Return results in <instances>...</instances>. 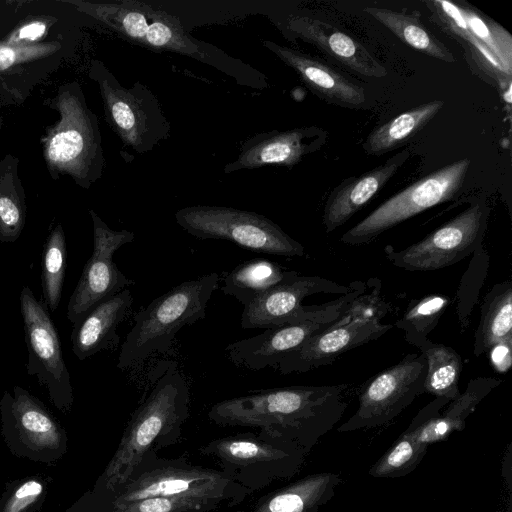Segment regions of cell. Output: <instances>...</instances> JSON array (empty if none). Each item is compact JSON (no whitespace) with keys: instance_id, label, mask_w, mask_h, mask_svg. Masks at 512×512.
I'll list each match as a JSON object with an SVG mask.
<instances>
[{"instance_id":"1","label":"cell","mask_w":512,"mask_h":512,"mask_svg":"<svg viewBox=\"0 0 512 512\" xmlns=\"http://www.w3.org/2000/svg\"><path fill=\"white\" fill-rule=\"evenodd\" d=\"M347 384L257 390L214 404L208 418L226 427L259 429L309 454L342 419Z\"/></svg>"},{"instance_id":"2","label":"cell","mask_w":512,"mask_h":512,"mask_svg":"<svg viewBox=\"0 0 512 512\" xmlns=\"http://www.w3.org/2000/svg\"><path fill=\"white\" fill-rule=\"evenodd\" d=\"M151 384L93 491L114 492L128 480L145 455L157 453L179 441L189 417L190 393L178 363L160 361L152 370Z\"/></svg>"},{"instance_id":"3","label":"cell","mask_w":512,"mask_h":512,"mask_svg":"<svg viewBox=\"0 0 512 512\" xmlns=\"http://www.w3.org/2000/svg\"><path fill=\"white\" fill-rule=\"evenodd\" d=\"M65 3L74 5L78 11L96 19L124 40L145 49L191 57L243 83L257 88L266 85L264 76L252 67L211 44L193 38L175 16L151 5L135 0L112 3L70 0Z\"/></svg>"},{"instance_id":"4","label":"cell","mask_w":512,"mask_h":512,"mask_svg":"<svg viewBox=\"0 0 512 512\" xmlns=\"http://www.w3.org/2000/svg\"><path fill=\"white\" fill-rule=\"evenodd\" d=\"M47 105L60 116L40 140L50 176L54 180L67 176L78 186L90 188L102 177L105 165L97 116L77 82L61 85Z\"/></svg>"},{"instance_id":"5","label":"cell","mask_w":512,"mask_h":512,"mask_svg":"<svg viewBox=\"0 0 512 512\" xmlns=\"http://www.w3.org/2000/svg\"><path fill=\"white\" fill-rule=\"evenodd\" d=\"M91 492L110 507L154 496L234 506L251 494L221 470L193 465L185 457L160 458L156 452L145 455L128 480L114 492Z\"/></svg>"},{"instance_id":"6","label":"cell","mask_w":512,"mask_h":512,"mask_svg":"<svg viewBox=\"0 0 512 512\" xmlns=\"http://www.w3.org/2000/svg\"><path fill=\"white\" fill-rule=\"evenodd\" d=\"M219 280L217 273H210L182 282L140 309L121 346L117 368L125 370L141 364L154 353L169 351L181 328L205 317Z\"/></svg>"},{"instance_id":"7","label":"cell","mask_w":512,"mask_h":512,"mask_svg":"<svg viewBox=\"0 0 512 512\" xmlns=\"http://www.w3.org/2000/svg\"><path fill=\"white\" fill-rule=\"evenodd\" d=\"M366 289L362 281L342 285L320 276L298 274L245 306L241 326L269 329L303 321L329 323Z\"/></svg>"},{"instance_id":"8","label":"cell","mask_w":512,"mask_h":512,"mask_svg":"<svg viewBox=\"0 0 512 512\" xmlns=\"http://www.w3.org/2000/svg\"><path fill=\"white\" fill-rule=\"evenodd\" d=\"M220 470L251 493L274 481L290 480L303 467L307 453L262 432H244L214 439L199 448Z\"/></svg>"},{"instance_id":"9","label":"cell","mask_w":512,"mask_h":512,"mask_svg":"<svg viewBox=\"0 0 512 512\" xmlns=\"http://www.w3.org/2000/svg\"><path fill=\"white\" fill-rule=\"evenodd\" d=\"M89 77L98 84L106 121L123 145L144 154L170 136V123L147 86L137 81L123 87L99 60L91 62Z\"/></svg>"},{"instance_id":"10","label":"cell","mask_w":512,"mask_h":512,"mask_svg":"<svg viewBox=\"0 0 512 512\" xmlns=\"http://www.w3.org/2000/svg\"><path fill=\"white\" fill-rule=\"evenodd\" d=\"M177 224L199 239H223L241 247L273 255L303 256L301 243L269 218L232 207L195 205L175 213Z\"/></svg>"},{"instance_id":"11","label":"cell","mask_w":512,"mask_h":512,"mask_svg":"<svg viewBox=\"0 0 512 512\" xmlns=\"http://www.w3.org/2000/svg\"><path fill=\"white\" fill-rule=\"evenodd\" d=\"M470 165L469 158H462L422 177L384 201L346 231L340 241L348 245L370 243L403 221L455 199L465 183Z\"/></svg>"},{"instance_id":"12","label":"cell","mask_w":512,"mask_h":512,"mask_svg":"<svg viewBox=\"0 0 512 512\" xmlns=\"http://www.w3.org/2000/svg\"><path fill=\"white\" fill-rule=\"evenodd\" d=\"M1 435L10 452L21 458L54 465L67 452V434L58 419L36 396L21 386L0 400Z\"/></svg>"},{"instance_id":"13","label":"cell","mask_w":512,"mask_h":512,"mask_svg":"<svg viewBox=\"0 0 512 512\" xmlns=\"http://www.w3.org/2000/svg\"><path fill=\"white\" fill-rule=\"evenodd\" d=\"M489 214L486 201L476 199L422 240L402 250L387 245L384 254L394 266L408 271H431L453 265L483 245Z\"/></svg>"},{"instance_id":"14","label":"cell","mask_w":512,"mask_h":512,"mask_svg":"<svg viewBox=\"0 0 512 512\" xmlns=\"http://www.w3.org/2000/svg\"><path fill=\"white\" fill-rule=\"evenodd\" d=\"M19 300L28 355L27 374L35 376L45 387L50 402L60 412L68 414L74 395L58 331L48 310L29 286L22 287Z\"/></svg>"},{"instance_id":"15","label":"cell","mask_w":512,"mask_h":512,"mask_svg":"<svg viewBox=\"0 0 512 512\" xmlns=\"http://www.w3.org/2000/svg\"><path fill=\"white\" fill-rule=\"evenodd\" d=\"M426 374L424 354L410 353L374 375L361 388L357 410L337 428V432L370 429L391 422L425 393Z\"/></svg>"},{"instance_id":"16","label":"cell","mask_w":512,"mask_h":512,"mask_svg":"<svg viewBox=\"0 0 512 512\" xmlns=\"http://www.w3.org/2000/svg\"><path fill=\"white\" fill-rule=\"evenodd\" d=\"M93 223V251L67 305V318L74 324L101 301L133 285L113 262L114 253L134 240V233L111 229L90 209Z\"/></svg>"},{"instance_id":"17","label":"cell","mask_w":512,"mask_h":512,"mask_svg":"<svg viewBox=\"0 0 512 512\" xmlns=\"http://www.w3.org/2000/svg\"><path fill=\"white\" fill-rule=\"evenodd\" d=\"M392 327L380 320H352L346 308L328 328L289 353L276 368L281 374H290L329 365L347 351L380 338Z\"/></svg>"},{"instance_id":"18","label":"cell","mask_w":512,"mask_h":512,"mask_svg":"<svg viewBox=\"0 0 512 512\" xmlns=\"http://www.w3.org/2000/svg\"><path fill=\"white\" fill-rule=\"evenodd\" d=\"M327 139L328 132L317 126L259 133L242 143L238 156L223 171L228 174L270 164L291 167L322 148Z\"/></svg>"},{"instance_id":"19","label":"cell","mask_w":512,"mask_h":512,"mask_svg":"<svg viewBox=\"0 0 512 512\" xmlns=\"http://www.w3.org/2000/svg\"><path fill=\"white\" fill-rule=\"evenodd\" d=\"M284 31L314 45L346 70L368 78H382L387 69L357 39L335 25L307 15H290Z\"/></svg>"},{"instance_id":"20","label":"cell","mask_w":512,"mask_h":512,"mask_svg":"<svg viewBox=\"0 0 512 512\" xmlns=\"http://www.w3.org/2000/svg\"><path fill=\"white\" fill-rule=\"evenodd\" d=\"M262 44L292 68L304 85L326 103L348 109H360L365 106L364 88L328 64L270 40H263Z\"/></svg>"},{"instance_id":"21","label":"cell","mask_w":512,"mask_h":512,"mask_svg":"<svg viewBox=\"0 0 512 512\" xmlns=\"http://www.w3.org/2000/svg\"><path fill=\"white\" fill-rule=\"evenodd\" d=\"M332 322L303 321L266 329L261 334L229 344L225 348L227 358L236 366L252 371L276 368L289 353L328 328Z\"/></svg>"},{"instance_id":"22","label":"cell","mask_w":512,"mask_h":512,"mask_svg":"<svg viewBox=\"0 0 512 512\" xmlns=\"http://www.w3.org/2000/svg\"><path fill=\"white\" fill-rule=\"evenodd\" d=\"M410 152L402 150L382 164L359 175L344 179L328 195L322 223L327 233L345 224L370 202L408 160Z\"/></svg>"},{"instance_id":"23","label":"cell","mask_w":512,"mask_h":512,"mask_svg":"<svg viewBox=\"0 0 512 512\" xmlns=\"http://www.w3.org/2000/svg\"><path fill=\"white\" fill-rule=\"evenodd\" d=\"M133 297L124 289L101 301L73 324L71 344L74 355L84 360L94 354L117 347V328L127 317Z\"/></svg>"},{"instance_id":"24","label":"cell","mask_w":512,"mask_h":512,"mask_svg":"<svg viewBox=\"0 0 512 512\" xmlns=\"http://www.w3.org/2000/svg\"><path fill=\"white\" fill-rule=\"evenodd\" d=\"M430 11V19L444 33L460 43L470 69L490 85L510 87L511 78L496 56L469 30L456 3L444 0L424 2Z\"/></svg>"},{"instance_id":"25","label":"cell","mask_w":512,"mask_h":512,"mask_svg":"<svg viewBox=\"0 0 512 512\" xmlns=\"http://www.w3.org/2000/svg\"><path fill=\"white\" fill-rule=\"evenodd\" d=\"M341 482L335 472L310 474L269 492L243 512H318L334 497Z\"/></svg>"},{"instance_id":"26","label":"cell","mask_w":512,"mask_h":512,"mask_svg":"<svg viewBox=\"0 0 512 512\" xmlns=\"http://www.w3.org/2000/svg\"><path fill=\"white\" fill-rule=\"evenodd\" d=\"M501 382L502 380L493 377L471 379L464 393L450 401L447 409L414 429L413 436L417 443L428 447L429 444L447 440L454 432L462 431L468 416Z\"/></svg>"},{"instance_id":"27","label":"cell","mask_w":512,"mask_h":512,"mask_svg":"<svg viewBox=\"0 0 512 512\" xmlns=\"http://www.w3.org/2000/svg\"><path fill=\"white\" fill-rule=\"evenodd\" d=\"M449 402L447 398L435 397L423 407L390 449L369 469L368 475L375 478H398L413 472L424 459L428 449L417 443L413 436L414 429L437 416Z\"/></svg>"},{"instance_id":"28","label":"cell","mask_w":512,"mask_h":512,"mask_svg":"<svg viewBox=\"0 0 512 512\" xmlns=\"http://www.w3.org/2000/svg\"><path fill=\"white\" fill-rule=\"evenodd\" d=\"M298 273L276 262L255 258L225 273L220 290L247 306L270 289L295 278Z\"/></svg>"},{"instance_id":"29","label":"cell","mask_w":512,"mask_h":512,"mask_svg":"<svg viewBox=\"0 0 512 512\" xmlns=\"http://www.w3.org/2000/svg\"><path fill=\"white\" fill-rule=\"evenodd\" d=\"M444 104L443 100L423 103L375 127L362 143L364 152L381 156L405 145L434 119Z\"/></svg>"},{"instance_id":"30","label":"cell","mask_w":512,"mask_h":512,"mask_svg":"<svg viewBox=\"0 0 512 512\" xmlns=\"http://www.w3.org/2000/svg\"><path fill=\"white\" fill-rule=\"evenodd\" d=\"M509 339H512V283L506 280L494 284L482 300L473 354L480 357Z\"/></svg>"},{"instance_id":"31","label":"cell","mask_w":512,"mask_h":512,"mask_svg":"<svg viewBox=\"0 0 512 512\" xmlns=\"http://www.w3.org/2000/svg\"><path fill=\"white\" fill-rule=\"evenodd\" d=\"M364 12L413 49L437 60L455 63L456 59L449 48L422 23L419 11L404 12L368 6Z\"/></svg>"},{"instance_id":"32","label":"cell","mask_w":512,"mask_h":512,"mask_svg":"<svg viewBox=\"0 0 512 512\" xmlns=\"http://www.w3.org/2000/svg\"><path fill=\"white\" fill-rule=\"evenodd\" d=\"M19 160L7 153L0 160V241L13 243L26 222V196L18 175Z\"/></svg>"},{"instance_id":"33","label":"cell","mask_w":512,"mask_h":512,"mask_svg":"<svg viewBox=\"0 0 512 512\" xmlns=\"http://www.w3.org/2000/svg\"><path fill=\"white\" fill-rule=\"evenodd\" d=\"M417 348L427 361V374L424 390L435 397H444L449 401L461 393L459 378L463 368L462 358L452 347L424 339Z\"/></svg>"},{"instance_id":"34","label":"cell","mask_w":512,"mask_h":512,"mask_svg":"<svg viewBox=\"0 0 512 512\" xmlns=\"http://www.w3.org/2000/svg\"><path fill=\"white\" fill-rule=\"evenodd\" d=\"M67 246L62 225L58 223L50 231L42 253L41 288L42 304L54 312L61 301L66 272Z\"/></svg>"},{"instance_id":"35","label":"cell","mask_w":512,"mask_h":512,"mask_svg":"<svg viewBox=\"0 0 512 512\" xmlns=\"http://www.w3.org/2000/svg\"><path fill=\"white\" fill-rule=\"evenodd\" d=\"M452 301L450 296L444 294H428L414 299L393 326L403 330L406 341L417 347L428 338Z\"/></svg>"},{"instance_id":"36","label":"cell","mask_w":512,"mask_h":512,"mask_svg":"<svg viewBox=\"0 0 512 512\" xmlns=\"http://www.w3.org/2000/svg\"><path fill=\"white\" fill-rule=\"evenodd\" d=\"M457 5L471 33L496 56L506 73L512 76V36L510 33L474 7L464 3Z\"/></svg>"},{"instance_id":"37","label":"cell","mask_w":512,"mask_h":512,"mask_svg":"<svg viewBox=\"0 0 512 512\" xmlns=\"http://www.w3.org/2000/svg\"><path fill=\"white\" fill-rule=\"evenodd\" d=\"M490 257L484 246L478 247L463 273L455 294L456 315L461 332L470 324L472 311L479 300L489 270Z\"/></svg>"},{"instance_id":"38","label":"cell","mask_w":512,"mask_h":512,"mask_svg":"<svg viewBox=\"0 0 512 512\" xmlns=\"http://www.w3.org/2000/svg\"><path fill=\"white\" fill-rule=\"evenodd\" d=\"M51 481L49 476L36 474L7 482L0 497V512H38Z\"/></svg>"},{"instance_id":"39","label":"cell","mask_w":512,"mask_h":512,"mask_svg":"<svg viewBox=\"0 0 512 512\" xmlns=\"http://www.w3.org/2000/svg\"><path fill=\"white\" fill-rule=\"evenodd\" d=\"M86 494L99 512H214L221 507L201 500L167 496L148 497L122 506L110 507L91 491Z\"/></svg>"},{"instance_id":"40","label":"cell","mask_w":512,"mask_h":512,"mask_svg":"<svg viewBox=\"0 0 512 512\" xmlns=\"http://www.w3.org/2000/svg\"><path fill=\"white\" fill-rule=\"evenodd\" d=\"M61 48L57 41L13 45L0 41V73H8L21 66L53 55Z\"/></svg>"},{"instance_id":"41","label":"cell","mask_w":512,"mask_h":512,"mask_svg":"<svg viewBox=\"0 0 512 512\" xmlns=\"http://www.w3.org/2000/svg\"><path fill=\"white\" fill-rule=\"evenodd\" d=\"M47 27L46 22L33 20L18 27L5 41L13 45L36 44L45 35Z\"/></svg>"},{"instance_id":"42","label":"cell","mask_w":512,"mask_h":512,"mask_svg":"<svg viewBox=\"0 0 512 512\" xmlns=\"http://www.w3.org/2000/svg\"><path fill=\"white\" fill-rule=\"evenodd\" d=\"M487 353H490L491 362L495 369L505 373L511 366L512 339L493 346Z\"/></svg>"},{"instance_id":"43","label":"cell","mask_w":512,"mask_h":512,"mask_svg":"<svg viewBox=\"0 0 512 512\" xmlns=\"http://www.w3.org/2000/svg\"><path fill=\"white\" fill-rule=\"evenodd\" d=\"M64 512H99L85 493L78 501L72 504Z\"/></svg>"},{"instance_id":"44","label":"cell","mask_w":512,"mask_h":512,"mask_svg":"<svg viewBox=\"0 0 512 512\" xmlns=\"http://www.w3.org/2000/svg\"><path fill=\"white\" fill-rule=\"evenodd\" d=\"M2 123H3V119H2V117L0 116V130H1Z\"/></svg>"}]
</instances>
